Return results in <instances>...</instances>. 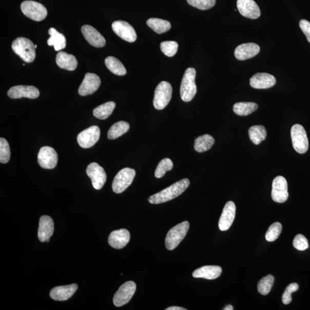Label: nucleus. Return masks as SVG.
I'll return each mask as SVG.
<instances>
[{
	"mask_svg": "<svg viewBox=\"0 0 310 310\" xmlns=\"http://www.w3.org/2000/svg\"><path fill=\"white\" fill-rule=\"evenodd\" d=\"M189 179L185 178L172 184L170 186L164 189L148 198V201L151 204H161L162 203L175 199L185 192L190 185Z\"/></svg>",
	"mask_w": 310,
	"mask_h": 310,
	"instance_id": "1",
	"label": "nucleus"
},
{
	"mask_svg": "<svg viewBox=\"0 0 310 310\" xmlns=\"http://www.w3.org/2000/svg\"><path fill=\"white\" fill-rule=\"evenodd\" d=\"M13 51L27 63H31L35 59V47L33 42L26 37H18L12 45Z\"/></svg>",
	"mask_w": 310,
	"mask_h": 310,
	"instance_id": "2",
	"label": "nucleus"
},
{
	"mask_svg": "<svg viewBox=\"0 0 310 310\" xmlns=\"http://www.w3.org/2000/svg\"><path fill=\"white\" fill-rule=\"evenodd\" d=\"M196 71L193 68H188L184 74L181 85V96L183 101L190 102L195 98L197 88L196 84Z\"/></svg>",
	"mask_w": 310,
	"mask_h": 310,
	"instance_id": "3",
	"label": "nucleus"
},
{
	"mask_svg": "<svg viewBox=\"0 0 310 310\" xmlns=\"http://www.w3.org/2000/svg\"><path fill=\"white\" fill-rule=\"evenodd\" d=\"M190 227L188 221H184L172 227L168 232L165 240L166 248L169 250L176 249L185 238Z\"/></svg>",
	"mask_w": 310,
	"mask_h": 310,
	"instance_id": "4",
	"label": "nucleus"
},
{
	"mask_svg": "<svg viewBox=\"0 0 310 310\" xmlns=\"http://www.w3.org/2000/svg\"><path fill=\"white\" fill-rule=\"evenodd\" d=\"M172 88L170 84L162 81L154 91L153 106L157 110H162L166 107L172 98Z\"/></svg>",
	"mask_w": 310,
	"mask_h": 310,
	"instance_id": "5",
	"label": "nucleus"
},
{
	"mask_svg": "<svg viewBox=\"0 0 310 310\" xmlns=\"http://www.w3.org/2000/svg\"><path fill=\"white\" fill-rule=\"evenodd\" d=\"M293 147L298 153L303 154L308 149V140L306 130L303 126L295 124L290 130Z\"/></svg>",
	"mask_w": 310,
	"mask_h": 310,
	"instance_id": "6",
	"label": "nucleus"
},
{
	"mask_svg": "<svg viewBox=\"0 0 310 310\" xmlns=\"http://www.w3.org/2000/svg\"><path fill=\"white\" fill-rule=\"evenodd\" d=\"M22 11L26 16L36 22H41L47 17V11L43 5L33 1L23 2Z\"/></svg>",
	"mask_w": 310,
	"mask_h": 310,
	"instance_id": "7",
	"label": "nucleus"
},
{
	"mask_svg": "<svg viewBox=\"0 0 310 310\" xmlns=\"http://www.w3.org/2000/svg\"><path fill=\"white\" fill-rule=\"evenodd\" d=\"M135 176L134 169L125 168L115 176L112 183L113 191L117 193L124 192L131 185Z\"/></svg>",
	"mask_w": 310,
	"mask_h": 310,
	"instance_id": "8",
	"label": "nucleus"
},
{
	"mask_svg": "<svg viewBox=\"0 0 310 310\" xmlns=\"http://www.w3.org/2000/svg\"><path fill=\"white\" fill-rule=\"evenodd\" d=\"M137 290V285L132 281L123 284L118 289L113 298V303L116 307H121L128 303L132 299Z\"/></svg>",
	"mask_w": 310,
	"mask_h": 310,
	"instance_id": "9",
	"label": "nucleus"
},
{
	"mask_svg": "<svg viewBox=\"0 0 310 310\" xmlns=\"http://www.w3.org/2000/svg\"><path fill=\"white\" fill-rule=\"evenodd\" d=\"M100 138V128L98 126H91L78 135L77 142L81 147L89 148L99 141Z\"/></svg>",
	"mask_w": 310,
	"mask_h": 310,
	"instance_id": "10",
	"label": "nucleus"
},
{
	"mask_svg": "<svg viewBox=\"0 0 310 310\" xmlns=\"http://www.w3.org/2000/svg\"><path fill=\"white\" fill-rule=\"evenodd\" d=\"M87 175L91 179L92 185L96 190H100L106 181L104 169L96 163H91L87 167Z\"/></svg>",
	"mask_w": 310,
	"mask_h": 310,
	"instance_id": "11",
	"label": "nucleus"
},
{
	"mask_svg": "<svg viewBox=\"0 0 310 310\" xmlns=\"http://www.w3.org/2000/svg\"><path fill=\"white\" fill-rule=\"evenodd\" d=\"M38 163L45 169L54 168L57 163L58 156L55 150L48 146L41 148L37 155Z\"/></svg>",
	"mask_w": 310,
	"mask_h": 310,
	"instance_id": "12",
	"label": "nucleus"
},
{
	"mask_svg": "<svg viewBox=\"0 0 310 310\" xmlns=\"http://www.w3.org/2000/svg\"><path fill=\"white\" fill-rule=\"evenodd\" d=\"M272 198L277 203H284L288 198V185L286 179L282 176L276 177L273 182Z\"/></svg>",
	"mask_w": 310,
	"mask_h": 310,
	"instance_id": "13",
	"label": "nucleus"
},
{
	"mask_svg": "<svg viewBox=\"0 0 310 310\" xmlns=\"http://www.w3.org/2000/svg\"><path fill=\"white\" fill-rule=\"evenodd\" d=\"M114 32L122 40L129 43L137 41V35L133 27L128 23L119 21L112 24Z\"/></svg>",
	"mask_w": 310,
	"mask_h": 310,
	"instance_id": "14",
	"label": "nucleus"
},
{
	"mask_svg": "<svg viewBox=\"0 0 310 310\" xmlns=\"http://www.w3.org/2000/svg\"><path fill=\"white\" fill-rule=\"evenodd\" d=\"M40 95V90L36 87L33 86H15L12 87L8 92L9 98L12 99L23 98L35 99H37Z\"/></svg>",
	"mask_w": 310,
	"mask_h": 310,
	"instance_id": "15",
	"label": "nucleus"
},
{
	"mask_svg": "<svg viewBox=\"0 0 310 310\" xmlns=\"http://www.w3.org/2000/svg\"><path fill=\"white\" fill-rule=\"evenodd\" d=\"M101 82L100 78L98 75L89 72L87 73L80 86L79 94L86 96L93 94L100 88Z\"/></svg>",
	"mask_w": 310,
	"mask_h": 310,
	"instance_id": "16",
	"label": "nucleus"
},
{
	"mask_svg": "<svg viewBox=\"0 0 310 310\" xmlns=\"http://www.w3.org/2000/svg\"><path fill=\"white\" fill-rule=\"evenodd\" d=\"M237 7L242 16L250 19L260 16L261 11L254 0H237Z\"/></svg>",
	"mask_w": 310,
	"mask_h": 310,
	"instance_id": "17",
	"label": "nucleus"
},
{
	"mask_svg": "<svg viewBox=\"0 0 310 310\" xmlns=\"http://www.w3.org/2000/svg\"><path fill=\"white\" fill-rule=\"evenodd\" d=\"M236 207L235 203L229 201L223 209L220 219L219 226L221 231L228 230L235 219Z\"/></svg>",
	"mask_w": 310,
	"mask_h": 310,
	"instance_id": "18",
	"label": "nucleus"
},
{
	"mask_svg": "<svg viewBox=\"0 0 310 310\" xmlns=\"http://www.w3.org/2000/svg\"><path fill=\"white\" fill-rule=\"evenodd\" d=\"M276 83H277V80L275 76L265 73V72L257 73L250 79V86L253 88L257 89H266L272 88Z\"/></svg>",
	"mask_w": 310,
	"mask_h": 310,
	"instance_id": "19",
	"label": "nucleus"
},
{
	"mask_svg": "<svg viewBox=\"0 0 310 310\" xmlns=\"http://www.w3.org/2000/svg\"><path fill=\"white\" fill-rule=\"evenodd\" d=\"M81 31L85 40L91 46L96 48H101L105 46V38L94 27L89 25H85L82 26Z\"/></svg>",
	"mask_w": 310,
	"mask_h": 310,
	"instance_id": "20",
	"label": "nucleus"
},
{
	"mask_svg": "<svg viewBox=\"0 0 310 310\" xmlns=\"http://www.w3.org/2000/svg\"><path fill=\"white\" fill-rule=\"evenodd\" d=\"M260 51V48L258 45L254 43H244L236 47L235 56L239 61H245L255 57Z\"/></svg>",
	"mask_w": 310,
	"mask_h": 310,
	"instance_id": "21",
	"label": "nucleus"
},
{
	"mask_svg": "<svg viewBox=\"0 0 310 310\" xmlns=\"http://www.w3.org/2000/svg\"><path fill=\"white\" fill-rule=\"evenodd\" d=\"M54 223L48 216L41 217L38 229V238L41 242H47L54 234Z\"/></svg>",
	"mask_w": 310,
	"mask_h": 310,
	"instance_id": "22",
	"label": "nucleus"
},
{
	"mask_svg": "<svg viewBox=\"0 0 310 310\" xmlns=\"http://www.w3.org/2000/svg\"><path fill=\"white\" fill-rule=\"evenodd\" d=\"M130 237L129 232L127 229L114 230L110 234L108 243L114 249H122L128 244Z\"/></svg>",
	"mask_w": 310,
	"mask_h": 310,
	"instance_id": "23",
	"label": "nucleus"
},
{
	"mask_svg": "<svg viewBox=\"0 0 310 310\" xmlns=\"http://www.w3.org/2000/svg\"><path fill=\"white\" fill-rule=\"evenodd\" d=\"M78 285L72 284L52 288L50 292V297L57 301H65L70 299L76 292Z\"/></svg>",
	"mask_w": 310,
	"mask_h": 310,
	"instance_id": "24",
	"label": "nucleus"
},
{
	"mask_svg": "<svg viewBox=\"0 0 310 310\" xmlns=\"http://www.w3.org/2000/svg\"><path fill=\"white\" fill-rule=\"evenodd\" d=\"M222 268L219 266L207 265L193 271L192 277L196 278H204L208 280L216 279L220 277Z\"/></svg>",
	"mask_w": 310,
	"mask_h": 310,
	"instance_id": "25",
	"label": "nucleus"
},
{
	"mask_svg": "<svg viewBox=\"0 0 310 310\" xmlns=\"http://www.w3.org/2000/svg\"><path fill=\"white\" fill-rule=\"evenodd\" d=\"M56 64L61 69L74 71L76 69L78 62L76 57L65 52L58 53L56 57Z\"/></svg>",
	"mask_w": 310,
	"mask_h": 310,
	"instance_id": "26",
	"label": "nucleus"
},
{
	"mask_svg": "<svg viewBox=\"0 0 310 310\" xmlns=\"http://www.w3.org/2000/svg\"><path fill=\"white\" fill-rule=\"evenodd\" d=\"M50 37L47 41L48 45L54 46L55 51L64 49L66 46V40L62 33L57 32L55 28H51L48 30Z\"/></svg>",
	"mask_w": 310,
	"mask_h": 310,
	"instance_id": "27",
	"label": "nucleus"
},
{
	"mask_svg": "<svg viewBox=\"0 0 310 310\" xmlns=\"http://www.w3.org/2000/svg\"><path fill=\"white\" fill-rule=\"evenodd\" d=\"M215 140L209 134H204L197 138L195 140V149L198 152L207 151L214 145Z\"/></svg>",
	"mask_w": 310,
	"mask_h": 310,
	"instance_id": "28",
	"label": "nucleus"
},
{
	"mask_svg": "<svg viewBox=\"0 0 310 310\" xmlns=\"http://www.w3.org/2000/svg\"><path fill=\"white\" fill-rule=\"evenodd\" d=\"M147 24L153 31L158 34L165 33L170 30L171 28L170 23L161 18H149L147 21Z\"/></svg>",
	"mask_w": 310,
	"mask_h": 310,
	"instance_id": "29",
	"label": "nucleus"
},
{
	"mask_svg": "<svg viewBox=\"0 0 310 310\" xmlns=\"http://www.w3.org/2000/svg\"><path fill=\"white\" fill-rule=\"evenodd\" d=\"M105 65L108 69L115 75L122 76L127 73L125 67L117 58L113 56H108L106 58Z\"/></svg>",
	"mask_w": 310,
	"mask_h": 310,
	"instance_id": "30",
	"label": "nucleus"
},
{
	"mask_svg": "<svg viewBox=\"0 0 310 310\" xmlns=\"http://www.w3.org/2000/svg\"><path fill=\"white\" fill-rule=\"evenodd\" d=\"M115 107V104L114 102H108L95 108L93 110V115L96 119L105 120L113 113Z\"/></svg>",
	"mask_w": 310,
	"mask_h": 310,
	"instance_id": "31",
	"label": "nucleus"
},
{
	"mask_svg": "<svg viewBox=\"0 0 310 310\" xmlns=\"http://www.w3.org/2000/svg\"><path fill=\"white\" fill-rule=\"evenodd\" d=\"M258 107V105L255 103L244 102L235 104L234 106V111L237 115L245 116L254 113Z\"/></svg>",
	"mask_w": 310,
	"mask_h": 310,
	"instance_id": "32",
	"label": "nucleus"
},
{
	"mask_svg": "<svg viewBox=\"0 0 310 310\" xmlns=\"http://www.w3.org/2000/svg\"><path fill=\"white\" fill-rule=\"evenodd\" d=\"M130 126L127 122L121 121L115 123L109 129L108 138L110 140L117 139L128 131Z\"/></svg>",
	"mask_w": 310,
	"mask_h": 310,
	"instance_id": "33",
	"label": "nucleus"
},
{
	"mask_svg": "<svg viewBox=\"0 0 310 310\" xmlns=\"http://www.w3.org/2000/svg\"><path fill=\"white\" fill-rule=\"evenodd\" d=\"M249 137L255 145H259L266 138V130L262 125H255L249 129Z\"/></svg>",
	"mask_w": 310,
	"mask_h": 310,
	"instance_id": "34",
	"label": "nucleus"
},
{
	"mask_svg": "<svg viewBox=\"0 0 310 310\" xmlns=\"http://www.w3.org/2000/svg\"><path fill=\"white\" fill-rule=\"evenodd\" d=\"M274 280V277L271 275L266 276V277L261 279L258 285L259 293L263 295H268L273 286Z\"/></svg>",
	"mask_w": 310,
	"mask_h": 310,
	"instance_id": "35",
	"label": "nucleus"
},
{
	"mask_svg": "<svg viewBox=\"0 0 310 310\" xmlns=\"http://www.w3.org/2000/svg\"><path fill=\"white\" fill-rule=\"evenodd\" d=\"M173 167L171 159L164 158L158 164L154 172L155 177L161 178L165 175L167 171H171Z\"/></svg>",
	"mask_w": 310,
	"mask_h": 310,
	"instance_id": "36",
	"label": "nucleus"
},
{
	"mask_svg": "<svg viewBox=\"0 0 310 310\" xmlns=\"http://www.w3.org/2000/svg\"><path fill=\"white\" fill-rule=\"evenodd\" d=\"M282 230V225L280 222H275L271 225L265 234V239L269 242H273L278 239Z\"/></svg>",
	"mask_w": 310,
	"mask_h": 310,
	"instance_id": "37",
	"label": "nucleus"
},
{
	"mask_svg": "<svg viewBox=\"0 0 310 310\" xmlns=\"http://www.w3.org/2000/svg\"><path fill=\"white\" fill-rule=\"evenodd\" d=\"M11 158L10 147L7 140L4 138L0 139V162L7 163Z\"/></svg>",
	"mask_w": 310,
	"mask_h": 310,
	"instance_id": "38",
	"label": "nucleus"
},
{
	"mask_svg": "<svg viewBox=\"0 0 310 310\" xmlns=\"http://www.w3.org/2000/svg\"><path fill=\"white\" fill-rule=\"evenodd\" d=\"M161 48L164 55L168 57H172L177 54L178 44L175 41L163 42L161 43Z\"/></svg>",
	"mask_w": 310,
	"mask_h": 310,
	"instance_id": "39",
	"label": "nucleus"
},
{
	"mask_svg": "<svg viewBox=\"0 0 310 310\" xmlns=\"http://www.w3.org/2000/svg\"><path fill=\"white\" fill-rule=\"evenodd\" d=\"M187 1L190 6L201 10H207L214 7L216 3V0H187Z\"/></svg>",
	"mask_w": 310,
	"mask_h": 310,
	"instance_id": "40",
	"label": "nucleus"
},
{
	"mask_svg": "<svg viewBox=\"0 0 310 310\" xmlns=\"http://www.w3.org/2000/svg\"><path fill=\"white\" fill-rule=\"evenodd\" d=\"M299 285L297 283H292L285 288L282 296V302L284 304H288L292 301V295L293 293L297 292Z\"/></svg>",
	"mask_w": 310,
	"mask_h": 310,
	"instance_id": "41",
	"label": "nucleus"
},
{
	"mask_svg": "<svg viewBox=\"0 0 310 310\" xmlns=\"http://www.w3.org/2000/svg\"><path fill=\"white\" fill-rule=\"evenodd\" d=\"M293 246L300 251L306 250L308 248V240L302 235H297L294 239Z\"/></svg>",
	"mask_w": 310,
	"mask_h": 310,
	"instance_id": "42",
	"label": "nucleus"
},
{
	"mask_svg": "<svg viewBox=\"0 0 310 310\" xmlns=\"http://www.w3.org/2000/svg\"><path fill=\"white\" fill-rule=\"evenodd\" d=\"M299 27L310 43V22L303 19L299 22Z\"/></svg>",
	"mask_w": 310,
	"mask_h": 310,
	"instance_id": "43",
	"label": "nucleus"
},
{
	"mask_svg": "<svg viewBox=\"0 0 310 310\" xmlns=\"http://www.w3.org/2000/svg\"><path fill=\"white\" fill-rule=\"evenodd\" d=\"M166 310H186V308L178 306H172L166 308Z\"/></svg>",
	"mask_w": 310,
	"mask_h": 310,
	"instance_id": "44",
	"label": "nucleus"
},
{
	"mask_svg": "<svg viewBox=\"0 0 310 310\" xmlns=\"http://www.w3.org/2000/svg\"><path fill=\"white\" fill-rule=\"evenodd\" d=\"M234 307L231 306V305H227L224 308V310H232L234 309Z\"/></svg>",
	"mask_w": 310,
	"mask_h": 310,
	"instance_id": "45",
	"label": "nucleus"
},
{
	"mask_svg": "<svg viewBox=\"0 0 310 310\" xmlns=\"http://www.w3.org/2000/svg\"><path fill=\"white\" fill-rule=\"evenodd\" d=\"M35 48H37V45H35Z\"/></svg>",
	"mask_w": 310,
	"mask_h": 310,
	"instance_id": "46",
	"label": "nucleus"
}]
</instances>
